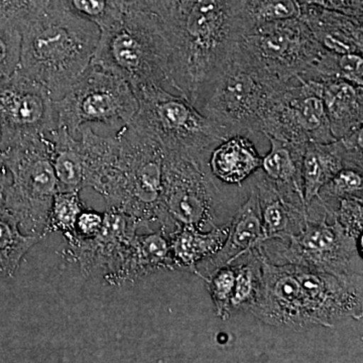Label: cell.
Masks as SVG:
<instances>
[{"label":"cell","instance_id":"obj_1","mask_svg":"<svg viewBox=\"0 0 363 363\" xmlns=\"http://www.w3.org/2000/svg\"><path fill=\"white\" fill-rule=\"evenodd\" d=\"M162 21L171 87L198 109L242 35L240 0H181Z\"/></svg>","mask_w":363,"mask_h":363},{"label":"cell","instance_id":"obj_2","mask_svg":"<svg viewBox=\"0 0 363 363\" xmlns=\"http://www.w3.org/2000/svg\"><path fill=\"white\" fill-rule=\"evenodd\" d=\"M113 159L93 190L104 197L106 209L133 217L140 228L159 225L175 230L162 207L164 152L156 138L130 123L116 135Z\"/></svg>","mask_w":363,"mask_h":363},{"label":"cell","instance_id":"obj_3","mask_svg":"<svg viewBox=\"0 0 363 363\" xmlns=\"http://www.w3.org/2000/svg\"><path fill=\"white\" fill-rule=\"evenodd\" d=\"M21 33L18 70L44 86L57 100L91 65L100 28L50 4L48 11Z\"/></svg>","mask_w":363,"mask_h":363},{"label":"cell","instance_id":"obj_4","mask_svg":"<svg viewBox=\"0 0 363 363\" xmlns=\"http://www.w3.org/2000/svg\"><path fill=\"white\" fill-rule=\"evenodd\" d=\"M169 59L164 21L130 4L118 23L100 30L91 65L123 78L136 91L150 86L171 87Z\"/></svg>","mask_w":363,"mask_h":363},{"label":"cell","instance_id":"obj_5","mask_svg":"<svg viewBox=\"0 0 363 363\" xmlns=\"http://www.w3.org/2000/svg\"><path fill=\"white\" fill-rule=\"evenodd\" d=\"M307 212V221L300 233L260 243L264 257L274 264L305 267L363 286L358 241L344 231L318 198L308 205Z\"/></svg>","mask_w":363,"mask_h":363},{"label":"cell","instance_id":"obj_6","mask_svg":"<svg viewBox=\"0 0 363 363\" xmlns=\"http://www.w3.org/2000/svg\"><path fill=\"white\" fill-rule=\"evenodd\" d=\"M0 152L9 173L2 195L4 209L23 233L45 238L52 199L58 193L45 135L21 136Z\"/></svg>","mask_w":363,"mask_h":363},{"label":"cell","instance_id":"obj_7","mask_svg":"<svg viewBox=\"0 0 363 363\" xmlns=\"http://www.w3.org/2000/svg\"><path fill=\"white\" fill-rule=\"evenodd\" d=\"M138 109L131 119L156 138L164 152L209 159L212 150L228 138L225 131L180 94L161 86L135 91Z\"/></svg>","mask_w":363,"mask_h":363},{"label":"cell","instance_id":"obj_8","mask_svg":"<svg viewBox=\"0 0 363 363\" xmlns=\"http://www.w3.org/2000/svg\"><path fill=\"white\" fill-rule=\"evenodd\" d=\"M285 84L269 80L231 54L198 111L228 138L260 133L272 98Z\"/></svg>","mask_w":363,"mask_h":363},{"label":"cell","instance_id":"obj_9","mask_svg":"<svg viewBox=\"0 0 363 363\" xmlns=\"http://www.w3.org/2000/svg\"><path fill=\"white\" fill-rule=\"evenodd\" d=\"M164 152L162 203L173 225L194 226L207 231L227 223L221 189L208 167V160Z\"/></svg>","mask_w":363,"mask_h":363},{"label":"cell","instance_id":"obj_10","mask_svg":"<svg viewBox=\"0 0 363 363\" xmlns=\"http://www.w3.org/2000/svg\"><path fill=\"white\" fill-rule=\"evenodd\" d=\"M324 51L297 18L255 26L238 38L231 54L264 77L284 84L302 75Z\"/></svg>","mask_w":363,"mask_h":363},{"label":"cell","instance_id":"obj_11","mask_svg":"<svg viewBox=\"0 0 363 363\" xmlns=\"http://www.w3.org/2000/svg\"><path fill=\"white\" fill-rule=\"evenodd\" d=\"M58 128L77 135L82 126L130 123L138 109L135 91L123 78L90 65L70 89L55 100Z\"/></svg>","mask_w":363,"mask_h":363},{"label":"cell","instance_id":"obj_12","mask_svg":"<svg viewBox=\"0 0 363 363\" xmlns=\"http://www.w3.org/2000/svg\"><path fill=\"white\" fill-rule=\"evenodd\" d=\"M260 133L298 145L335 140L325 108L323 84L301 77L286 82L272 98Z\"/></svg>","mask_w":363,"mask_h":363},{"label":"cell","instance_id":"obj_13","mask_svg":"<svg viewBox=\"0 0 363 363\" xmlns=\"http://www.w3.org/2000/svg\"><path fill=\"white\" fill-rule=\"evenodd\" d=\"M140 228L133 217L106 209L101 230L94 238H80L75 234L65 238L63 257L76 264L86 278L98 279L118 286L131 242Z\"/></svg>","mask_w":363,"mask_h":363},{"label":"cell","instance_id":"obj_14","mask_svg":"<svg viewBox=\"0 0 363 363\" xmlns=\"http://www.w3.org/2000/svg\"><path fill=\"white\" fill-rule=\"evenodd\" d=\"M54 102L44 86L18 70L0 78V149L21 136L58 128Z\"/></svg>","mask_w":363,"mask_h":363},{"label":"cell","instance_id":"obj_15","mask_svg":"<svg viewBox=\"0 0 363 363\" xmlns=\"http://www.w3.org/2000/svg\"><path fill=\"white\" fill-rule=\"evenodd\" d=\"M302 289L311 326L334 328L363 316V286L308 267L290 264Z\"/></svg>","mask_w":363,"mask_h":363},{"label":"cell","instance_id":"obj_16","mask_svg":"<svg viewBox=\"0 0 363 363\" xmlns=\"http://www.w3.org/2000/svg\"><path fill=\"white\" fill-rule=\"evenodd\" d=\"M262 262V279L257 298L247 312L276 327L303 331L311 327L302 289L290 264H274L257 247Z\"/></svg>","mask_w":363,"mask_h":363},{"label":"cell","instance_id":"obj_17","mask_svg":"<svg viewBox=\"0 0 363 363\" xmlns=\"http://www.w3.org/2000/svg\"><path fill=\"white\" fill-rule=\"evenodd\" d=\"M250 188L247 199L229 220L228 234L220 250L198 264L197 276L204 281L219 267L233 264L266 240L257 190L252 183Z\"/></svg>","mask_w":363,"mask_h":363},{"label":"cell","instance_id":"obj_18","mask_svg":"<svg viewBox=\"0 0 363 363\" xmlns=\"http://www.w3.org/2000/svg\"><path fill=\"white\" fill-rule=\"evenodd\" d=\"M300 18L325 51L363 54V20L313 4H303Z\"/></svg>","mask_w":363,"mask_h":363},{"label":"cell","instance_id":"obj_19","mask_svg":"<svg viewBox=\"0 0 363 363\" xmlns=\"http://www.w3.org/2000/svg\"><path fill=\"white\" fill-rule=\"evenodd\" d=\"M342 169L363 171V157L348 152L340 140L331 143H308L302 160L303 191L306 204L317 198L323 187Z\"/></svg>","mask_w":363,"mask_h":363},{"label":"cell","instance_id":"obj_20","mask_svg":"<svg viewBox=\"0 0 363 363\" xmlns=\"http://www.w3.org/2000/svg\"><path fill=\"white\" fill-rule=\"evenodd\" d=\"M271 149L262 157V169L276 185L279 194L291 203L307 212L302 180V160L305 145L291 143L267 136Z\"/></svg>","mask_w":363,"mask_h":363},{"label":"cell","instance_id":"obj_21","mask_svg":"<svg viewBox=\"0 0 363 363\" xmlns=\"http://www.w3.org/2000/svg\"><path fill=\"white\" fill-rule=\"evenodd\" d=\"M250 179L259 197L266 240H284L286 236L300 233L307 221L308 212L298 209L281 197L276 185L262 169L255 172Z\"/></svg>","mask_w":363,"mask_h":363},{"label":"cell","instance_id":"obj_22","mask_svg":"<svg viewBox=\"0 0 363 363\" xmlns=\"http://www.w3.org/2000/svg\"><path fill=\"white\" fill-rule=\"evenodd\" d=\"M262 157L247 135H236L219 143L208 159V167L217 181L242 185L262 168Z\"/></svg>","mask_w":363,"mask_h":363},{"label":"cell","instance_id":"obj_23","mask_svg":"<svg viewBox=\"0 0 363 363\" xmlns=\"http://www.w3.org/2000/svg\"><path fill=\"white\" fill-rule=\"evenodd\" d=\"M229 221L207 231L194 226H178L169 234L174 271L192 272L197 276V267L220 250L228 234Z\"/></svg>","mask_w":363,"mask_h":363},{"label":"cell","instance_id":"obj_24","mask_svg":"<svg viewBox=\"0 0 363 363\" xmlns=\"http://www.w3.org/2000/svg\"><path fill=\"white\" fill-rule=\"evenodd\" d=\"M166 269L174 271L168 234L162 229L136 233L119 277L118 286L135 283Z\"/></svg>","mask_w":363,"mask_h":363},{"label":"cell","instance_id":"obj_25","mask_svg":"<svg viewBox=\"0 0 363 363\" xmlns=\"http://www.w3.org/2000/svg\"><path fill=\"white\" fill-rule=\"evenodd\" d=\"M323 101L336 140L362 128L363 86L344 80L324 83Z\"/></svg>","mask_w":363,"mask_h":363},{"label":"cell","instance_id":"obj_26","mask_svg":"<svg viewBox=\"0 0 363 363\" xmlns=\"http://www.w3.org/2000/svg\"><path fill=\"white\" fill-rule=\"evenodd\" d=\"M58 192H80L84 189V161L80 140L66 128L45 133Z\"/></svg>","mask_w":363,"mask_h":363},{"label":"cell","instance_id":"obj_27","mask_svg":"<svg viewBox=\"0 0 363 363\" xmlns=\"http://www.w3.org/2000/svg\"><path fill=\"white\" fill-rule=\"evenodd\" d=\"M40 235L23 233L18 222L4 209L0 199V279L13 277L21 260L33 245L43 240Z\"/></svg>","mask_w":363,"mask_h":363},{"label":"cell","instance_id":"obj_28","mask_svg":"<svg viewBox=\"0 0 363 363\" xmlns=\"http://www.w3.org/2000/svg\"><path fill=\"white\" fill-rule=\"evenodd\" d=\"M302 0H240L242 35L262 23L300 18Z\"/></svg>","mask_w":363,"mask_h":363},{"label":"cell","instance_id":"obj_29","mask_svg":"<svg viewBox=\"0 0 363 363\" xmlns=\"http://www.w3.org/2000/svg\"><path fill=\"white\" fill-rule=\"evenodd\" d=\"M235 283L231 298V314L247 311L253 304L259 293L262 279V262L257 247L235 260Z\"/></svg>","mask_w":363,"mask_h":363},{"label":"cell","instance_id":"obj_30","mask_svg":"<svg viewBox=\"0 0 363 363\" xmlns=\"http://www.w3.org/2000/svg\"><path fill=\"white\" fill-rule=\"evenodd\" d=\"M130 4L133 0H51L52 6L95 23L100 30L118 23Z\"/></svg>","mask_w":363,"mask_h":363},{"label":"cell","instance_id":"obj_31","mask_svg":"<svg viewBox=\"0 0 363 363\" xmlns=\"http://www.w3.org/2000/svg\"><path fill=\"white\" fill-rule=\"evenodd\" d=\"M326 211L334 217L338 203L347 198L363 199L362 172L342 169L320 189L317 196Z\"/></svg>","mask_w":363,"mask_h":363},{"label":"cell","instance_id":"obj_32","mask_svg":"<svg viewBox=\"0 0 363 363\" xmlns=\"http://www.w3.org/2000/svg\"><path fill=\"white\" fill-rule=\"evenodd\" d=\"M80 192H58L52 199L45 235L61 233L64 238L75 233L76 221L85 209Z\"/></svg>","mask_w":363,"mask_h":363},{"label":"cell","instance_id":"obj_33","mask_svg":"<svg viewBox=\"0 0 363 363\" xmlns=\"http://www.w3.org/2000/svg\"><path fill=\"white\" fill-rule=\"evenodd\" d=\"M235 274V266L233 264H227L212 272L204 281L213 301L215 312L224 321L231 316L230 303Z\"/></svg>","mask_w":363,"mask_h":363},{"label":"cell","instance_id":"obj_34","mask_svg":"<svg viewBox=\"0 0 363 363\" xmlns=\"http://www.w3.org/2000/svg\"><path fill=\"white\" fill-rule=\"evenodd\" d=\"M21 33L11 21L0 18V78L11 75L18 68Z\"/></svg>","mask_w":363,"mask_h":363},{"label":"cell","instance_id":"obj_35","mask_svg":"<svg viewBox=\"0 0 363 363\" xmlns=\"http://www.w3.org/2000/svg\"><path fill=\"white\" fill-rule=\"evenodd\" d=\"M51 0H0V18L11 21L20 30L48 11Z\"/></svg>","mask_w":363,"mask_h":363},{"label":"cell","instance_id":"obj_36","mask_svg":"<svg viewBox=\"0 0 363 363\" xmlns=\"http://www.w3.org/2000/svg\"><path fill=\"white\" fill-rule=\"evenodd\" d=\"M334 217L348 235L359 240L362 234L363 199L347 198L340 200Z\"/></svg>","mask_w":363,"mask_h":363},{"label":"cell","instance_id":"obj_37","mask_svg":"<svg viewBox=\"0 0 363 363\" xmlns=\"http://www.w3.org/2000/svg\"><path fill=\"white\" fill-rule=\"evenodd\" d=\"M338 66L341 80L363 86L362 55L338 54Z\"/></svg>","mask_w":363,"mask_h":363},{"label":"cell","instance_id":"obj_38","mask_svg":"<svg viewBox=\"0 0 363 363\" xmlns=\"http://www.w3.org/2000/svg\"><path fill=\"white\" fill-rule=\"evenodd\" d=\"M104 224V213L85 208L79 215L75 225V235L80 238H91L96 236Z\"/></svg>","mask_w":363,"mask_h":363},{"label":"cell","instance_id":"obj_39","mask_svg":"<svg viewBox=\"0 0 363 363\" xmlns=\"http://www.w3.org/2000/svg\"><path fill=\"white\" fill-rule=\"evenodd\" d=\"M319 6L363 20V0H320Z\"/></svg>","mask_w":363,"mask_h":363},{"label":"cell","instance_id":"obj_40","mask_svg":"<svg viewBox=\"0 0 363 363\" xmlns=\"http://www.w3.org/2000/svg\"><path fill=\"white\" fill-rule=\"evenodd\" d=\"M180 2L181 0H133L135 6L156 13L162 21L171 16Z\"/></svg>","mask_w":363,"mask_h":363},{"label":"cell","instance_id":"obj_41","mask_svg":"<svg viewBox=\"0 0 363 363\" xmlns=\"http://www.w3.org/2000/svg\"><path fill=\"white\" fill-rule=\"evenodd\" d=\"M9 182V173L4 162V157H2L1 152H0V199L4 195V189H6L7 184Z\"/></svg>","mask_w":363,"mask_h":363},{"label":"cell","instance_id":"obj_42","mask_svg":"<svg viewBox=\"0 0 363 363\" xmlns=\"http://www.w3.org/2000/svg\"><path fill=\"white\" fill-rule=\"evenodd\" d=\"M304 4H320V0H302Z\"/></svg>","mask_w":363,"mask_h":363}]
</instances>
